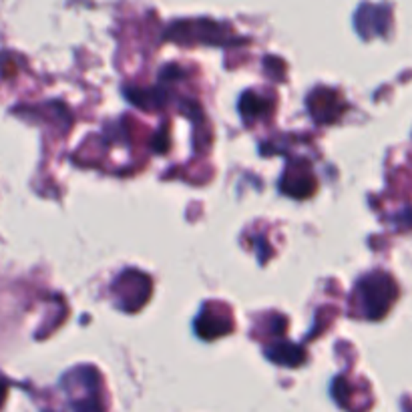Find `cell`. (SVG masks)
I'll list each match as a JSON object with an SVG mask.
<instances>
[{
  "instance_id": "obj_1",
  "label": "cell",
  "mask_w": 412,
  "mask_h": 412,
  "mask_svg": "<svg viewBox=\"0 0 412 412\" xmlns=\"http://www.w3.org/2000/svg\"><path fill=\"white\" fill-rule=\"evenodd\" d=\"M241 101H246V103H252V107H241V113H243V117H258V115H264L267 111V103L262 99V97H258V95H250L246 93L243 95V99Z\"/></svg>"
},
{
  "instance_id": "obj_2",
  "label": "cell",
  "mask_w": 412,
  "mask_h": 412,
  "mask_svg": "<svg viewBox=\"0 0 412 412\" xmlns=\"http://www.w3.org/2000/svg\"><path fill=\"white\" fill-rule=\"evenodd\" d=\"M4 396H6V382L0 380V404L4 402Z\"/></svg>"
}]
</instances>
